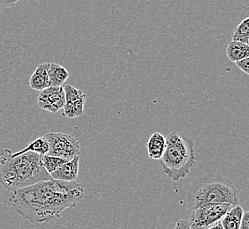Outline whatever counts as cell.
I'll return each mask as SVG.
<instances>
[{
  "label": "cell",
  "instance_id": "cell-5",
  "mask_svg": "<svg viewBox=\"0 0 249 229\" xmlns=\"http://www.w3.org/2000/svg\"><path fill=\"white\" fill-rule=\"evenodd\" d=\"M233 205L230 204H207L193 209L190 220L191 229H206L220 222L225 213Z\"/></svg>",
  "mask_w": 249,
  "mask_h": 229
},
{
  "label": "cell",
  "instance_id": "cell-21",
  "mask_svg": "<svg viewBox=\"0 0 249 229\" xmlns=\"http://www.w3.org/2000/svg\"><path fill=\"white\" fill-rule=\"evenodd\" d=\"M173 229H191L188 220H180L177 221Z\"/></svg>",
  "mask_w": 249,
  "mask_h": 229
},
{
  "label": "cell",
  "instance_id": "cell-10",
  "mask_svg": "<svg viewBox=\"0 0 249 229\" xmlns=\"http://www.w3.org/2000/svg\"><path fill=\"white\" fill-rule=\"evenodd\" d=\"M50 63H43L40 64L36 68L33 74L29 79V85L31 89L35 91H41L47 88L50 85L49 81L48 69Z\"/></svg>",
  "mask_w": 249,
  "mask_h": 229
},
{
  "label": "cell",
  "instance_id": "cell-1",
  "mask_svg": "<svg viewBox=\"0 0 249 229\" xmlns=\"http://www.w3.org/2000/svg\"><path fill=\"white\" fill-rule=\"evenodd\" d=\"M83 195V187L76 181L51 178L12 191L8 206L32 223H45L60 219L63 211L74 207Z\"/></svg>",
  "mask_w": 249,
  "mask_h": 229
},
{
  "label": "cell",
  "instance_id": "cell-22",
  "mask_svg": "<svg viewBox=\"0 0 249 229\" xmlns=\"http://www.w3.org/2000/svg\"><path fill=\"white\" fill-rule=\"evenodd\" d=\"M206 229H223V227H222V225H221L220 222H218V223H216V224L213 225V226H211L210 228H208Z\"/></svg>",
  "mask_w": 249,
  "mask_h": 229
},
{
  "label": "cell",
  "instance_id": "cell-9",
  "mask_svg": "<svg viewBox=\"0 0 249 229\" xmlns=\"http://www.w3.org/2000/svg\"><path fill=\"white\" fill-rule=\"evenodd\" d=\"M79 163H80V154L75 157L67 161L57 170L50 174L53 179L63 181H75L79 175Z\"/></svg>",
  "mask_w": 249,
  "mask_h": 229
},
{
  "label": "cell",
  "instance_id": "cell-11",
  "mask_svg": "<svg viewBox=\"0 0 249 229\" xmlns=\"http://www.w3.org/2000/svg\"><path fill=\"white\" fill-rule=\"evenodd\" d=\"M166 145V139L163 134L155 132L150 136L147 143V151L149 158L160 160L163 156Z\"/></svg>",
  "mask_w": 249,
  "mask_h": 229
},
{
  "label": "cell",
  "instance_id": "cell-12",
  "mask_svg": "<svg viewBox=\"0 0 249 229\" xmlns=\"http://www.w3.org/2000/svg\"><path fill=\"white\" fill-rule=\"evenodd\" d=\"M244 210L239 205H233L220 220L224 229H239Z\"/></svg>",
  "mask_w": 249,
  "mask_h": 229
},
{
  "label": "cell",
  "instance_id": "cell-2",
  "mask_svg": "<svg viewBox=\"0 0 249 229\" xmlns=\"http://www.w3.org/2000/svg\"><path fill=\"white\" fill-rule=\"evenodd\" d=\"M38 153L28 152L15 155L7 148L0 152V182L7 191H14L52 177L42 164Z\"/></svg>",
  "mask_w": 249,
  "mask_h": 229
},
{
  "label": "cell",
  "instance_id": "cell-4",
  "mask_svg": "<svg viewBox=\"0 0 249 229\" xmlns=\"http://www.w3.org/2000/svg\"><path fill=\"white\" fill-rule=\"evenodd\" d=\"M159 167L168 178L178 181L187 177L195 164L194 141L189 137L173 131L168 134Z\"/></svg>",
  "mask_w": 249,
  "mask_h": 229
},
{
  "label": "cell",
  "instance_id": "cell-13",
  "mask_svg": "<svg viewBox=\"0 0 249 229\" xmlns=\"http://www.w3.org/2000/svg\"><path fill=\"white\" fill-rule=\"evenodd\" d=\"M226 56L231 62L235 63L240 59L249 57V44L236 41H231L228 43L225 49Z\"/></svg>",
  "mask_w": 249,
  "mask_h": 229
},
{
  "label": "cell",
  "instance_id": "cell-6",
  "mask_svg": "<svg viewBox=\"0 0 249 229\" xmlns=\"http://www.w3.org/2000/svg\"><path fill=\"white\" fill-rule=\"evenodd\" d=\"M49 144L47 154L70 161L80 154V142L71 135L60 132H51L43 136Z\"/></svg>",
  "mask_w": 249,
  "mask_h": 229
},
{
  "label": "cell",
  "instance_id": "cell-19",
  "mask_svg": "<svg viewBox=\"0 0 249 229\" xmlns=\"http://www.w3.org/2000/svg\"><path fill=\"white\" fill-rule=\"evenodd\" d=\"M19 1L21 0H0V12L7 8L14 7Z\"/></svg>",
  "mask_w": 249,
  "mask_h": 229
},
{
  "label": "cell",
  "instance_id": "cell-20",
  "mask_svg": "<svg viewBox=\"0 0 249 229\" xmlns=\"http://www.w3.org/2000/svg\"><path fill=\"white\" fill-rule=\"evenodd\" d=\"M239 229H249V211L247 210L243 212Z\"/></svg>",
  "mask_w": 249,
  "mask_h": 229
},
{
  "label": "cell",
  "instance_id": "cell-17",
  "mask_svg": "<svg viewBox=\"0 0 249 229\" xmlns=\"http://www.w3.org/2000/svg\"><path fill=\"white\" fill-rule=\"evenodd\" d=\"M67 161L64 160L62 158L57 157L45 154L42 157V164L45 170L48 172L49 174L57 170L58 167L63 165L64 163H67Z\"/></svg>",
  "mask_w": 249,
  "mask_h": 229
},
{
  "label": "cell",
  "instance_id": "cell-14",
  "mask_svg": "<svg viewBox=\"0 0 249 229\" xmlns=\"http://www.w3.org/2000/svg\"><path fill=\"white\" fill-rule=\"evenodd\" d=\"M48 75L51 86H62L68 79L69 73L62 65L56 63H50Z\"/></svg>",
  "mask_w": 249,
  "mask_h": 229
},
{
  "label": "cell",
  "instance_id": "cell-3",
  "mask_svg": "<svg viewBox=\"0 0 249 229\" xmlns=\"http://www.w3.org/2000/svg\"><path fill=\"white\" fill-rule=\"evenodd\" d=\"M187 202L193 210L207 204L239 205L240 200L232 181L216 174H208L193 181L187 192Z\"/></svg>",
  "mask_w": 249,
  "mask_h": 229
},
{
  "label": "cell",
  "instance_id": "cell-23",
  "mask_svg": "<svg viewBox=\"0 0 249 229\" xmlns=\"http://www.w3.org/2000/svg\"><path fill=\"white\" fill-rule=\"evenodd\" d=\"M34 1H39V0H34Z\"/></svg>",
  "mask_w": 249,
  "mask_h": 229
},
{
  "label": "cell",
  "instance_id": "cell-15",
  "mask_svg": "<svg viewBox=\"0 0 249 229\" xmlns=\"http://www.w3.org/2000/svg\"><path fill=\"white\" fill-rule=\"evenodd\" d=\"M32 152V153H38L40 155H45L49 152V144L44 137H40L38 139H35L28 147L19 151L17 153H14L15 155H19L22 153Z\"/></svg>",
  "mask_w": 249,
  "mask_h": 229
},
{
  "label": "cell",
  "instance_id": "cell-7",
  "mask_svg": "<svg viewBox=\"0 0 249 229\" xmlns=\"http://www.w3.org/2000/svg\"><path fill=\"white\" fill-rule=\"evenodd\" d=\"M65 91V105L63 107V116L68 119H73L82 116L84 113V104L87 96L83 91L71 85L64 86Z\"/></svg>",
  "mask_w": 249,
  "mask_h": 229
},
{
  "label": "cell",
  "instance_id": "cell-18",
  "mask_svg": "<svg viewBox=\"0 0 249 229\" xmlns=\"http://www.w3.org/2000/svg\"><path fill=\"white\" fill-rule=\"evenodd\" d=\"M235 65L240 71H242L246 74H249V57L240 59L239 61H236Z\"/></svg>",
  "mask_w": 249,
  "mask_h": 229
},
{
  "label": "cell",
  "instance_id": "cell-8",
  "mask_svg": "<svg viewBox=\"0 0 249 229\" xmlns=\"http://www.w3.org/2000/svg\"><path fill=\"white\" fill-rule=\"evenodd\" d=\"M65 102V91L63 86H49L40 92L37 100L40 109L53 114L62 110Z\"/></svg>",
  "mask_w": 249,
  "mask_h": 229
},
{
  "label": "cell",
  "instance_id": "cell-16",
  "mask_svg": "<svg viewBox=\"0 0 249 229\" xmlns=\"http://www.w3.org/2000/svg\"><path fill=\"white\" fill-rule=\"evenodd\" d=\"M232 41L240 43H249V18L243 19L235 29L232 34Z\"/></svg>",
  "mask_w": 249,
  "mask_h": 229
}]
</instances>
